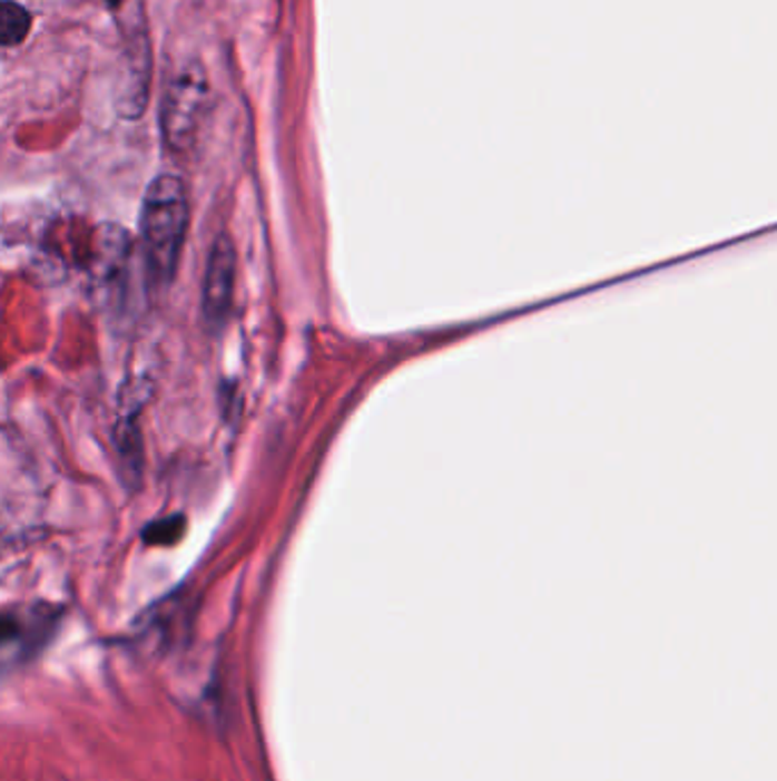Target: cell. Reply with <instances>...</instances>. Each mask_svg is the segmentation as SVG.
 <instances>
[{"label":"cell","mask_w":777,"mask_h":781,"mask_svg":"<svg viewBox=\"0 0 777 781\" xmlns=\"http://www.w3.org/2000/svg\"><path fill=\"white\" fill-rule=\"evenodd\" d=\"M185 533V519L180 515L167 517V519H158L151 526L144 528V541L154 544V546H167V544H176Z\"/></svg>","instance_id":"cell-7"},{"label":"cell","mask_w":777,"mask_h":781,"mask_svg":"<svg viewBox=\"0 0 777 781\" xmlns=\"http://www.w3.org/2000/svg\"><path fill=\"white\" fill-rule=\"evenodd\" d=\"M30 30V14L12 0H0V46H17Z\"/></svg>","instance_id":"cell-6"},{"label":"cell","mask_w":777,"mask_h":781,"mask_svg":"<svg viewBox=\"0 0 777 781\" xmlns=\"http://www.w3.org/2000/svg\"><path fill=\"white\" fill-rule=\"evenodd\" d=\"M189 222L187 195L180 178L158 176L147 188L139 215L144 261L158 282H171Z\"/></svg>","instance_id":"cell-1"},{"label":"cell","mask_w":777,"mask_h":781,"mask_svg":"<svg viewBox=\"0 0 777 781\" xmlns=\"http://www.w3.org/2000/svg\"><path fill=\"white\" fill-rule=\"evenodd\" d=\"M235 289V247L228 236H219L213 243L206 277H204V315L208 325L219 328L233 304Z\"/></svg>","instance_id":"cell-4"},{"label":"cell","mask_w":777,"mask_h":781,"mask_svg":"<svg viewBox=\"0 0 777 781\" xmlns=\"http://www.w3.org/2000/svg\"><path fill=\"white\" fill-rule=\"evenodd\" d=\"M21 635V624L12 617H0V645L12 642Z\"/></svg>","instance_id":"cell-8"},{"label":"cell","mask_w":777,"mask_h":781,"mask_svg":"<svg viewBox=\"0 0 777 781\" xmlns=\"http://www.w3.org/2000/svg\"><path fill=\"white\" fill-rule=\"evenodd\" d=\"M132 243L128 234L117 224H104L96 228L89 256V277L94 286L108 293L112 300L126 289L130 272Z\"/></svg>","instance_id":"cell-3"},{"label":"cell","mask_w":777,"mask_h":781,"mask_svg":"<svg viewBox=\"0 0 777 781\" xmlns=\"http://www.w3.org/2000/svg\"><path fill=\"white\" fill-rule=\"evenodd\" d=\"M106 3H108V6H112V8H117V6H121V3H124V0H106Z\"/></svg>","instance_id":"cell-9"},{"label":"cell","mask_w":777,"mask_h":781,"mask_svg":"<svg viewBox=\"0 0 777 781\" xmlns=\"http://www.w3.org/2000/svg\"><path fill=\"white\" fill-rule=\"evenodd\" d=\"M206 74L199 67L183 69L171 82L163 108V128L171 147L183 149L191 140L206 101Z\"/></svg>","instance_id":"cell-2"},{"label":"cell","mask_w":777,"mask_h":781,"mask_svg":"<svg viewBox=\"0 0 777 781\" xmlns=\"http://www.w3.org/2000/svg\"><path fill=\"white\" fill-rule=\"evenodd\" d=\"M139 407H141V400H135V393H132L128 404L121 411L117 428H115V443H117V452H119V462H121V469L126 471V480H130V482H139L141 467H144L141 432L137 428Z\"/></svg>","instance_id":"cell-5"}]
</instances>
